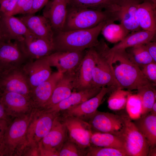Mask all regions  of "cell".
I'll use <instances>...</instances> for the list:
<instances>
[{
	"instance_id": "6da1fadb",
	"label": "cell",
	"mask_w": 156,
	"mask_h": 156,
	"mask_svg": "<svg viewBox=\"0 0 156 156\" xmlns=\"http://www.w3.org/2000/svg\"><path fill=\"white\" fill-rule=\"evenodd\" d=\"M111 64L119 89L129 91L137 90L145 86H155L148 81L141 70L134 62L126 50L116 51L112 54Z\"/></svg>"
},
{
	"instance_id": "7a4b0ae2",
	"label": "cell",
	"mask_w": 156,
	"mask_h": 156,
	"mask_svg": "<svg viewBox=\"0 0 156 156\" xmlns=\"http://www.w3.org/2000/svg\"><path fill=\"white\" fill-rule=\"evenodd\" d=\"M107 21L91 28L54 32L53 42L55 52L82 51L99 43L98 37Z\"/></svg>"
},
{
	"instance_id": "3957f363",
	"label": "cell",
	"mask_w": 156,
	"mask_h": 156,
	"mask_svg": "<svg viewBox=\"0 0 156 156\" xmlns=\"http://www.w3.org/2000/svg\"><path fill=\"white\" fill-rule=\"evenodd\" d=\"M32 113L8 125L0 142V156H11L23 151L28 144L27 133Z\"/></svg>"
},
{
	"instance_id": "277c9868",
	"label": "cell",
	"mask_w": 156,
	"mask_h": 156,
	"mask_svg": "<svg viewBox=\"0 0 156 156\" xmlns=\"http://www.w3.org/2000/svg\"><path fill=\"white\" fill-rule=\"evenodd\" d=\"M109 20L114 21L112 14L107 11L68 5L63 30L89 29Z\"/></svg>"
},
{
	"instance_id": "5b68a950",
	"label": "cell",
	"mask_w": 156,
	"mask_h": 156,
	"mask_svg": "<svg viewBox=\"0 0 156 156\" xmlns=\"http://www.w3.org/2000/svg\"><path fill=\"white\" fill-rule=\"evenodd\" d=\"M97 52L96 63L92 74L93 87H113L119 89L112 67L113 54L109 52V47L103 41L94 47Z\"/></svg>"
},
{
	"instance_id": "8992f818",
	"label": "cell",
	"mask_w": 156,
	"mask_h": 156,
	"mask_svg": "<svg viewBox=\"0 0 156 156\" xmlns=\"http://www.w3.org/2000/svg\"><path fill=\"white\" fill-rule=\"evenodd\" d=\"M32 113L27 131V145H36L49 133L59 112L41 109Z\"/></svg>"
},
{
	"instance_id": "52a82bcc",
	"label": "cell",
	"mask_w": 156,
	"mask_h": 156,
	"mask_svg": "<svg viewBox=\"0 0 156 156\" xmlns=\"http://www.w3.org/2000/svg\"><path fill=\"white\" fill-rule=\"evenodd\" d=\"M129 156H147L149 144L128 115H125V125L121 136Z\"/></svg>"
},
{
	"instance_id": "ba28073f",
	"label": "cell",
	"mask_w": 156,
	"mask_h": 156,
	"mask_svg": "<svg viewBox=\"0 0 156 156\" xmlns=\"http://www.w3.org/2000/svg\"><path fill=\"white\" fill-rule=\"evenodd\" d=\"M125 114L117 115L97 110L88 122L95 132L109 133L121 137L125 125Z\"/></svg>"
},
{
	"instance_id": "9c48e42d",
	"label": "cell",
	"mask_w": 156,
	"mask_h": 156,
	"mask_svg": "<svg viewBox=\"0 0 156 156\" xmlns=\"http://www.w3.org/2000/svg\"><path fill=\"white\" fill-rule=\"evenodd\" d=\"M31 91L22 67L4 70L0 75V92H14L30 97Z\"/></svg>"
},
{
	"instance_id": "30bf717a",
	"label": "cell",
	"mask_w": 156,
	"mask_h": 156,
	"mask_svg": "<svg viewBox=\"0 0 156 156\" xmlns=\"http://www.w3.org/2000/svg\"><path fill=\"white\" fill-rule=\"evenodd\" d=\"M95 47L85 50L84 56L75 71L73 86L75 91L90 89L92 86V74L96 60Z\"/></svg>"
},
{
	"instance_id": "8fae6325",
	"label": "cell",
	"mask_w": 156,
	"mask_h": 156,
	"mask_svg": "<svg viewBox=\"0 0 156 156\" xmlns=\"http://www.w3.org/2000/svg\"><path fill=\"white\" fill-rule=\"evenodd\" d=\"M30 60L19 41H4L0 42V66L4 70L21 67Z\"/></svg>"
},
{
	"instance_id": "7c38bea8",
	"label": "cell",
	"mask_w": 156,
	"mask_h": 156,
	"mask_svg": "<svg viewBox=\"0 0 156 156\" xmlns=\"http://www.w3.org/2000/svg\"><path fill=\"white\" fill-rule=\"evenodd\" d=\"M61 119L64 123L69 140L83 149L90 147L92 133L89 123L79 118L71 116H63Z\"/></svg>"
},
{
	"instance_id": "4fadbf2b",
	"label": "cell",
	"mask_w": 156,
	"mask_h": 156,
	"mask_svg": "<svg viewBox=\"0 0 156 156\" xmlns=\"http://www.w3.org/2000/svg\"><path fill=\"white\" fill-rule=\"evenodd\" d=\"M143 0H117V7L113 14L115 21L118 20L130 31L141 29L137 16L139 4Z\"/></svg>"
},
{
	"instance_id": "5bb4252c",
	"label": "cell",
	"mask_w": 156,
	"mask_h": 156,
	"mask_svg": "<svg viewBox=\"0 0 156 156\" xmlns=\"http://www.w3.org/2000/svg\"><path fill=\"white\" fill-rule=\"evenodd\" d=\"M85 50L56 51L45 57L51 67H55L62 74L75 73L84 56Z\"/></svg>"
},
{
	"instance_id": "9a60e30c",
	"label": "cell",
	"mask_w": 156,
	"mask_h": 156,
	"mask_svg": "<svg viewBox=\"0 0 156 156\" xmlns=\"http://www.w3.org/2000/svg\"><path fill=\"white\" fill-rule=\"evenodd\" d=\"M116 89L113 87H102L99 92L95 96L63 111V116L76 117L87 121L97 110L105 95Z\"/></svg>"
},
{
	"instance_id": "2e32d148",
	"label": "cell",
	"mask_w": 156,
	"mask_h": 156,
	"mask_svg": "<svg viewBox=\"0 0 156 156\" xmlns=\"http://www.w3.org/2000/svg\"><path fill=\"white\" fill-rule=\"evenodd\" d=\"M19 42L30 60L43 57L55 51L53 42L33 34L25 37Z\"/></svg>"
},
{
	"instance_id": "e0dca14e",
	"label": "cell",
	"mask_w": 156,
	"mask_h": 156,
	"mask_svg": "<svg viewBox=\"0 0 156 156\" xmlns=\"http://www.w3.org/2000/svg\"><path fill=\"white\" fill-rule=\"evenodd\" d=\"M22 68L31 90L48 79L52 73L51 66L45 57L30 60Z\"/></svg>"
},
{
	"instance_id": "ac0fdd59",
	"label": "cell",
	"mask_w": 156,
	"mask_h": 156,
	"mask_svg": "<svg viewBox=\"0 0 156 156\" xmlns=\"http://www.w3.org/2000/svg\"><path fill=\"white\" fill-rule=\"evenodd\" d=\"M68 0L49 1L43 15L49 22L54 32L64 30L67 13Z\"/></svg>"
},
{
	"instance_id": "d6986e66",
	"label": "cell",
	"mask_w": 156,
	"mask_h": 156,
	"mask_svg": "<svg viewBox=\"0 0 156 156\" xmlns=\"http://www.w3.org/2000/svg\"><path fill=\"white\" fill-rule=\"evenodd\" d=\"M63 74L58 71L52 73L48 79L32 90L30 98L34 107L41 109L49 101Z\"/></svg>"
},
{
	"instance_id": "ffe728a7",
	"label": "cell",
	"mask_w": 156,
	"mask_h": 156,
	"mask_svg": "<svg viewBox=\"0 0 156 156\" xmlns=\"http://www.w3.org/2000/svg\"><path fill=\"white\" fill-rule=\"evenodd\" d=\"M18 18L32 34L53 42L54 31L48 20L43 15L28 14Z\"/></svg>"
},
{
	"instance_id": "44dd1931",
	"label": "cell",
	"mask_w": 156,
	"mask_h": 156,
	"mask_svg": "<svg viewBox=\"0 0 156 156\" xmlns=\"http://www.w3.org/2000/svg\"><path fill=\"white\" fill-rule=\"evenodd\" d=\"M0 13L1 25L7 41H19L33 34L18 18Z\"/></svg>"
},
{
	"instance_id": "7402d4cb",
	"label": "cell",
	"mask_w": 156,
	"mask_h": 156,
	"mask_svg": "<svg viewBox=\"0 0 156 156\" xmlns=\"http://www.w3.org/2000/svg\"><path fill=\"white\" fill-rule=\"evenodd\" d=\"M59 116L55 118L49 131L38 143L44 148L58 152L67 140L68 134L66 126Z\"/></svg>"
},
{
	"instance_id": "603a6c76",
	"label": "cell",
	"mask_w": 156,
	"mask_h": 156,
	"mask_svg": "<svg viewBox=\"0 0 156 156\" xmlns=\"http://www.w3.org/2000/svg\"><path fill=\"white\" fill-rule=\"evenodd\" d=\"M2 102L9 115L23 113L34 107L29 97L12 92H0Z\"/></svg>"
},
{
	"instance_id": "cb8c5ba5",
	"label": "cell",
	"mask_w": 156,
	"mask_h": 156,
	"mask_svg": "<svg viewBox=\"0 0 156 156\" xmlns=\"http://www.w3.org/2000/svg\"><path fill=\"white\" fill-rule=\"evenodd\" d=\"M75 73H66L55 87L49 101L41 108L47 110L68 98L73 92V81Z\"/></svg>"
},
{
	"instance_id": "d4e9b609",
	"label": "cell",
	"mask_w": 156,
	"mask_h": 156,
	"mask_svg": "<svg viewBox=\"0 0 156 156\" xmlns=\"http://www.w3.org/2000/svg\"><path fill=\"white\" fill-rule=\"evenodd\" d=\"M156 31H153L142 29L132 32L122 40L109 49V52H114L133 47L140 44H145L153 41L155 38Z\"/></svg>"
},
{
	"instance_id": "484cf974",
	"label": "cell",
	"mask_w": 156,
	"mask_h": 156,
	"mask_svg": "<svg viewBox=\"0 0 156 156\" xmlns=\"http://www.w3.org/2000/svg\"><path fill=\"white\" fill-rule=\"evenodd\" d=\"M102 88L94 87L79 91H73L67 98L47 110L59 112L79 104L95 96Z\"/></svg>"
},
{
	"instance_id": "4316f807",
	"label": "cell",
	"mask_w": 156,
	"mask_h": 156,
	"mask_svg": "<svg viewBox=\"0 0 156 156\" xmlns=\"http://www.w3.org/2000/svg\"><path fill=\"white\" fill-rule=\"evenodd\" d=\"M137 16L141 29L156 31V5L148 1H143L138 5Z\"/></svg>"
},
{
	"instance_id": "83f0119b",
	"label": "cell",
	"mask_w": 156,
	"mask_h": 156,
	"mask_svg": "<svg viewBox=\"0 0 156 156\" xmlns=\"http://www.w3.org/2000/svg\"><path fill=\"white\" fill-rule=\"evenodd\" d=\"M136 127L148 142L150 148L156 145V115L148 113L134 120Z\"/></svg>"
},
{
	"instance_id": "f1b7e54d",
	"label": "cell",
	"mask_w": 156,
	"mask_h": 156,
	"mask_svg": "<svg viewBox=\"0 0 156 156\" xmlns=\"http://www.w3.org/2000/svg\"><path fill=\"white\" fill-rule=\"evenodd\" d=\"M90 143L91 145L96 146L116 148L127 153L123 139L111 133H92L90 138Z\"/></svg>"
},
{
	"instance_id": "f546056e",
	"label": "cell",
	"mask_w": 156,
	"mask_h": 156,
	"mask_svg": "<svg viewBox=\"0 0 156 156\" xmlns=\"http://www.w3.org/2000/svg\"><path fill=\"white\" fill-rule=\"evenodd\" d=\"M114 22L107 21L101 31L105 39L112 43L119 42L130 32L121 23L116 24Z\"/></svg>"
},
{
	"instance_id": "4dcf8cb0",
	"label": "cell",
	"mask_w": 156,
	"mask_h": 156,
	"mask_svg": "<svg viewBox=\"0 0 156 156\" xmlns=\"http://www.w3.org/2000/svg\"><path fill=\"white\" fill-rule=\"evenodd\" d=\"M117 0H68V5L78 7L107 11L112 14Z\"/></svg>"
},
{
	"instance_id": "1f68e13d",
	"label": "cell",
	"mask_w": 156,
	"mask_h": 156,
	"mask_svg": "<svg viewBox=\"0 0 156 156\" xmlns=\"http://www.w3.org/2000/svg\"><path fill=\"white\" fill-rule=\"evenodd\" d=\"M142 105V116L149 113L156 101V90L154 87L145 86L137 90Z\"/></svg>"
},
{
	"instance_id": "d6a6232c",
	"label": "cell",
	"mask_w": 156,
	"mask_h": 156,
	"mask_svg": "<svg viewBox=\"0 0 156 156\" xmlns=\"http://www.w3.org/2000/svg\"><path fill=\"white\" fill-rule=\"evenodd\" d=\"M127 49L128 50L127 51H126L127 52L140 68L149 63L155 62L144 44H138Z\"/></svg>"
},
{
	"instance_id": "836d02e7",
	"label": "cell",
	"mask_w": 156,
	"mask_h": 156,
	"mask_svg": "<svg viewBox=\"0 0 156 156\" xmlns=\"http://www.w3.org/2000/svg\"><path fill=\"white\" fill-rule=\"evenodd\" d=\"M129 91L116 89L112 92L107 101L108 107L112 110H119L126 106Z\"/></svg>"
},
{
	"instance_id": "e575fe53",
	"label": "cell",
	"mask_w": 156,
	"mask_h": 156,
	"mask_svg": "<svg viewBox=\"0 0 156 156\" xmlns=\"http://www.w3.org/2000/svg\"><path fill=\"white\" fill-rule=\"evenodd\" d=\"M125 107L131 119H136L142 116V102L138 94L130 93L128 96Z\"/></svg>"
},
{
	"instance_id": "d590c367",
	"label": "cell",
	"mask_w": 156,
	"mask_h": 156,
	"mask_svg": "<svg viewBox=\"0 0 156 156\" xmlns=\"http://www.w3.org/2000/svg\"><path fill=\"white\" fill-rule=\"evenodd\" d=\"M86 156H129L125 151L116 148L92 145L88 148Z\"/></svg>"
},
{
	"instance_id": "8d00e7d4",
	"label": "cell",
	"mask_w": 156,
	"mask_h": 156,
	"mask_svg": "<svg viewBox=\"0 0 156 156\" xmlns=\"http://www.w3.org/2000/svg\"><path fill=\"white\" fill-rule=\"evenodd\" d=\"M69 139L66 140L59 152V156H86V152Z\"/></svg>"
},
{
	"instance_id": "74e56055",
	"label": "cell",
	"mask_w": 156,
	"mask_h": 156,
	"mask_svg": "<svg viewBox=\"0 0 156 156\" xmlns=\"http://www.w3.org/2000/svg\"><path fill=\"white\" fill-rule=\"evenodd\" d=\"M33 0H18L14 8L9 16L29 14L32 8Z\"/></svg>"
},
{
	"instance_id": "f35d334b",
	"label": "cell",
	"mask_w": 156,
	"mask_h": 156,
	"mask_svg": "<svg viewBox=\"0 0 156 156\" xmlns=\"http://www.w3.org/2000/svg\"><path fill=\"white\" fill-rule=\"evenodd\" d=\"M141 70L146 78L150 81L156 85V63L152 62L140 68Z\"/></svg>"
},
{
	"instance_id": "ab89813d",
	"label": "cell",
	"mask_w": 156,
	"mask_h": 156,
	"mask_svg": "<svg viewBox=\"0 0 156 156\" xmlns=\"http://www.w3.org/2000/svg\"><path fill=\"white\" fill-rule=\"evenodd\" d=\"M18 0H1L0 2V12L9 16L13 10Z\"/></svg>"
},
{
	"instance_id": "60d3db41",
	"label": "cell",
	"mask_w": 156,
	"mask_h": 156,
	"mask_svg": "<svg viewBox=\"0 0 156 156\" xmlns=\"http://www.w3.org/2000/svg\"><path fill=\"white\" fill-rule=\"evenodd\" d=\"M49 0H33L31 9L28 14H34L45 7L49 1Z\"/></svg>"
},
{
	"instance_id": "b9f144b4",
	"label": "cell",
	"mask_w": 156,
	"mask_h": 156,
	"mask_svg": "<svg viewBox=\"0 0 156 156\" xmlns=\"http://www.w3.org/2000/svg\"><path fill=\"white\" fill-rule=\"evenodd\" d=\"M144 44L153 61L156 62V42L155 41H151Z\"/></svg>"
},
{
	"instance_id": "7bdbcfd3",
	"label": "cell",
	"mask_w": 156,
	"mask_h": 156,
	"mask_svg": "<svg viewBox=\"0 0 156 156\" xmlns=\"http://www.w3.org/2000/svg\"><path fill=\"white\" fill-rule=\"evenodd\" d=\"M40 155L59 156V152L56 150L46 148L38 144Z\"/></svg>"
},
{
	"instance_id": "ee69618b",
	"label": "cell",
	"mask_w": 156,
	"mask_h": 156,
	"mask_svg": "<svg viewBox=\"0 0 156 156\" xmlns=\"http://www.w3.org/2000/svg\"><path fill=\"white\" fill-rule=\"evenodd\" d=\"M8 125V120L0 119V142Z\"/></svg>"
},
{
	"instance_id": "f6af8a7d",
	"label": "cell",
	"mask_w": 156,
	"mask_h": 156,
	"mask_svg": "<svg viewBox=\"0 0 156 156\" xmlns=\"http://www.w3.org/2000/svg\"><path fill=\"white\" fill-rule=\"evenodd\" d=\"M8 115L2 102L0 95V119H5L8 120L7 117Z\"/></svg>"
},
{
	"instance_id": "bcb514c9",
	"label": "cell",
	"mask_w": 156,
	"mask_h": 156,
	"mask_svg": "<svg viewBox=\"0 0 156 156\" xmlns=\"http://www.w3.org/2000/svg\"><path fill=\"white\" fill-rule=\"evenodd\" d=\"M7 41L2 27L1 21V14L0 13V42Z\"/></svg>"
},
{
	"instance_id": "7dc6e473",
	"label": "cell",
	"mask_w": 156,
	"mask_h": 156,
	"mask_svg": "<svg viewBox=\"0 0 156 156\" xmlns=\"http://www.w3.org/2000/svg\"><path fill=\"white\" fill-rule=\"evenodd\" d=\"M156 147L150 148L148 156H156Z\"/></svg>"
},
{
	"instance_id": "c3c4849f",
	"label": "cell",
	"mask_w": 156,
	"mask_h": 156,
	"mask_svg": "<svg viewBox=\"0 0 156 156\" xmlns=\"http://www.w3.org/2000/svg\"><path fill=\"white\" fill-rule=\"evenodd\" d=\"M151 113L155 115H156V101L154 103L150 111Z\"/></svg>"
},
{
	"instance_id": "681fc988",
	"label": "cell",
	"mask_w": 156,
	"mask_h": 156,
	"mask_svg": "<svg viewBox=\"0 0 156 156\" xmlns=\"http://www.w3.org/2000/svg\"><path fill=\"white\" fill-rule=\"evenodd\" d=\"M143 1H147L150 2L154 5H156V0H143Z\"/></svg>"
},
{
	"instance_id": "f907efd6",
	"label": "cell",
	"mask_w": 156,
	"mask_h": 156,
	"mask_svg": "<svg viewBox=\"0 0 156 156\" xmlns=\"http://www.w3.org/2000/svg\"><path fill=\"white\" fill-rule=\"evenodd\" d=\"M4 70L0 66V75Z\"/></svg>"
},
{
	"instance_id": "816d5d0a",
	"label": "cell",
	"mask_w": 156,
	"mask_h": 156,
	"mask_svg": "<svg viewBox=\"0 0 156 156\" xmlns=\"http://www.w3.org/2000/svg\"><path fill=\"white\" fill-rule=\"evenodd\" d=\"M53 1H59V0H53Z\"/></svg>"
}]
</instances>
